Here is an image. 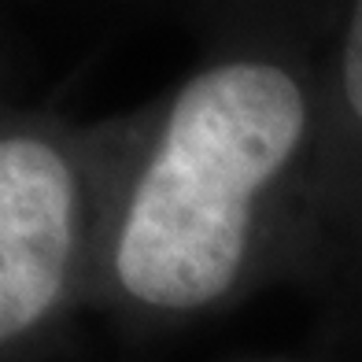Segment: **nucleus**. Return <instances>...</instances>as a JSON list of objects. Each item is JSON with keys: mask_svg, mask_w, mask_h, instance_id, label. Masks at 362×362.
<instances>
[{"mask_svg": "<svg viewBox=\"0 0 362 362\" xmlns=\"http://www.w3.org/2000/svg\"><path fill=\"white\" fill-rule=\"evenodd\" d=\"M303 122V93L277 67L229 63L192 78L126 211L119 281L167 310L222 296L248 248L255 192L285 167Z\"/></svg>", "mask_w": 362, "mask_h": 362, "instance_id": "f257e3e1", "label": "nucleus"}, {"mask_svg": "<svg viewBox=\"0 0 362 362\" xmlns=\"http://www.w3.org/2000/svg\"><path fill=\"white\" fill-rule=\"evenodd\" d=\"M74 181L45 141H0V337L26 333L63 288Z\"/></svg>", "mask_w": 362, "mask_h": 362, "instance_id": "f03ea898", "label": "nucleus"}, {"mask_svg": "<svg viewBox=\"0 0 362 362\" xmlns=\"http://www.w3.org/2000/svg\"><path fill=\"white\" fill-rule=\"evenodd\" d=\"M344 93H348V104L362 119V4L355 8L348 45H344Z\"/></svg>", "mask_w": 362, "mask_h": 362, "instance_id": "7ed1b4c3", "label": "nucleus"}]
</instances>
